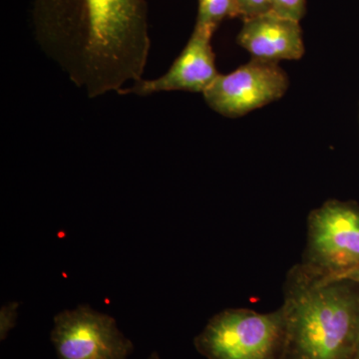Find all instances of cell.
<instances>
[{
    "instance_id": "cell-1",
    "label": "cell",
    "mask_w": 359,
    "mask_h": 359,
    "mask_svg": "<svg viewBox=\"0 0 359 359\" xmlns=\"http://www.w3.org/2000/svg\"><path fill=\"white\" fill-rule=\"evenodd\" d=\"M32 18L39 43L90 98L143 79L145 0H34Z\"/></svg>"
},
{
    "instance_id": "cell-2",
    "label": "cell",
    "mask_w": 359,
    "mask_h": 359,
    "mask_svg": "<svg viewBox=\"0 0 359 359\" xmlns=\"http://www.w3.org/2000/svg\"><path fill=\"white\" fill-rule=\"evenodd\" d=\"M353 282L297 264L283 287L285 335L280 359H351L359 339V294Z\"/></svg>"
},
{
    "instance_id": "cell-3",
    "label": "cell",
    "mask_w": 359,
    "mask_h": 359,
    "mask_svg": "<svg viewBox=\"0 0 359 359\" xmlns=\"http://www.w3.org/2000/svg\"><path fill=\"white\" fill-rule=\"evenodd\" d=\"M283 335L282 306L264 313L229 309L210 320L195 347L207 359H280Z\"/></svg>"
},
{
    "instance_id": "cell-4",
    "label": "cell",
    "mask_w": 359,
    "mask_h": 359,
    "mask_svg": "<svg viewBox=\"0 0 359 359\" xmlns=\"http://www.w3.org/2000/svg\"><path fill=\"white\" fill-rule=\"evenodd\" d=\"M302 266L332 278L359 266V207L330 200L309 212Z\"/></svg>"
},
{
    "instance_id": "cell-5",
    "label": "cell",
    "mask_w": 359,
    "mask_h": 359,
    "mask_svg": "<svg viewBox=\"0 0 359 359\" xmlns=\"http://www.w3.org/2000/svg\"><path fill=\"white\" fill-rule=\"evenodd\" d=\"M289 86V76L278 63L252 58L229 74H219L203 95L215 112L238 118L282 98Z\"/></svg>"
},
{
    "instance_id": "cell-6",
    "label": "cell",
    "mask_w": 359,
    "mask_h": 359,
    "mask_svg": "<svg viewBox=\"0 0 359 359\" xmlns=\"http://www.w3.org/2000/svg\"><path fill=\"white\" fill-rule=\"evenodd\" d=\"M51 340L60 359H127L133 351L114 318L88 306L58 313Z\"/></svg>"
},
{
    "instance_id": "cell-7",
    "label": "cell",
    "mask_w": 359,
    "mask_h": 359,
    "mask_svg": "<svg viewBox=\"0 0 359 359\" xmlns=\"http://www.w3.org/2000/svg\"><path fill=\"white\" fill-rule=\"evenodd\" d=\"M215 30L195 26L192 36L171 68L157 79L134 82L120 95L146 96L157 92L189 91L204 93L219 76L215 65L212 39Z\"/></svg>"
},
{
    "instance_id": "cell-8",
    "label": "cell",
    "mask_w": 359,
    "mask_h": 359,
    "mask_svg": "<svg viewBox=\"0 0 359 359\" xmlns=\"http://www.w3.org/2000/svg\"><path fill=\"white\" fill-rule=\"evenodd\" d=\"M237 41L252 58L278 63L299 60L304 54L301 21L273 11L245 18Z\"/></svg>"
},
{
    "instance_id": "cell-9",
    "label": "cell",
    "mask_w": 359,
    "mask_h": 359,
    "mask_svg": "<svg viewBox=\"0 0 359 359\" xmlns=\"http://www.w3.org/2000/svg\"><path fill=\"white\" fill-rule=\"evenodd\" d=\"M196 25L211 28L216 32L218 26L226 18H242L238 0H198Z\"/></svg>"
},
{
    "instance_id": "cell-10",
    "label": "cell",
    "mask_w": 359,
    "mask_h": 359,
    "mask_svg": "<svg viewBox=\"0 0 359 359\" xmlns=\"http://www.w3.org/2000/svg\"><path fill=\"white\" fill-rule=\"evenodd\" d=\"M271 11L283 18L301 21L306 14V0H271Z\"/></svg>"
},
{
    "instance_id": "cell-11",
    "label": "cell",
    "mask_w": 359,
    "mask_h": 359,
    "mask_svg": "<svg viewBox=\"0 0 359 359\" xmlns=\"http://www.w3.org/2000/svg\"><path fill=\"white\" fill-rule=\"evenodd\" d=\"M243 20L271 11V0H238Z\"/></svg>"
},
{
    "instance_id": "cell-12",
    "label": "cell",
    "mask_w": 359,
    "mask_h": 359,
    "mask_svg": "<svg viewBox=\"0 0 359 359\" xmlns=\"http://www.w3.org/2000/svg\"><path fill=\"white\" fill-rule=\"evenodd\" d=\"M16 304H9L4 306L1 311V337H6L7 332L13 327L14 320H15V308Z\"/></svg>"
},
{
    "instance_id": "cell-13",
    "label": "cell",
    "mask_w": 359,
    "mask_h": 359,
    "mask_svg": "<svg viewBox=\"0 0 359 359\" xmlns=\"http://www.w3.org/2000/svg\"><path fill=\"white\" fill-rule=\"evenodd\" d=\"M332 280H346L355 283V285H359V266L358 268L351 269V271H346V273H342V275L335 276V278H332Z\"/></svg>"
},
{
    "instance_id": "cell-14",
    "label": "cell",
    "mask_w": 359,
    "mask_h": 359,
    "mask_svg": "<svg viewBox=\"0 0 359 359\" xmlns=\"http://www.w3.org/2000/svg\"><path fill=\"white\" fill-rule=\"evenodd\" d=\"M351 359H359V339L358 344H356L355 351H354L353 355Z\"/></svg>"
},
{
    "instance_id": "cell-15",
    "label": "cell",
    "mask_w": 359,
    "mask_h": 359,
    "mask_svg": "<svg viewBox=\"0 0 359 359\" xmlns=\"http://www.w3.org/2000/svg\"><path fill=\"white\" fill-rule=\"evenodd\" d=\"M149 359H159V356H158V354L154 353H152V355L150 356V358Z\"/></svg>"
}]
</instances>
